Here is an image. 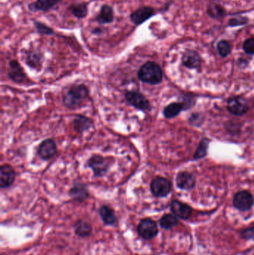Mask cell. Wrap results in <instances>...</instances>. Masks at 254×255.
<instances>
[{
  "label": "cell",
  "mask_w": 254,
  "mask_h": 255,
  "mask_svg": "<svg viewBox=\"0 0 254 255\" xmlns=\"http://www.w3.org/2000/svg\"><path fill=\"white\" fill-rule=\"evenodd\" d=\"M228 111L232 115L242 116L248 112V106L246 100L244 98L235 96L228 100Z\"/></svg>",
  "instance_id": "ba28073f"
},
{
  "label": "cell",
  "mask_w": 254,
  "mask_h": 255,
  "mask_svg": "<svg viewBox=\"0 0 254 255\" xmlns=\"http://www.w3.org/2000/svg\"><path fill=\"white\" fill-rule=\"evenodd\" d=\"M40 58L38 55H28V58H27V63L28 65L31 67H36L37 65H39Z\"/></svg>",
  "instance_id": "4dcf8cb0"
},
{
  "label": "cell",
  "mask_w": 254,
  "mask_h": 255,
  "mask_svg": "<svg viewBox=\"0 0 254 255\" xmlns=\"http://www.w3.org/2000/svg\"><path fill=\"white\" fill-rule=\"evenodd\" d=\"M155 9L151 7H142L132 13L130 18L135 25H139L155 15Z\"/></svg>",
  "instance_id": "30bf717a"
},
{
  "label": "cell",
  "mask_w": 254,
  "mask_h": 255,
  "mask_svg": "<svg viewBox=\"0 0 254 255\" xmlns=\"http://www.w3.org/2000/svg\"><path fill=\"white\" fill-rule=\"evenodd\" d=\"M217 49L221 56L227 57L231 52V46L227 41H221L217 45Z\"/></svg>",
  "instance_id": "4316f807"
},
{
  "label": "cell",
  "mask_w": 254,
  "mask_h": 255,
  "mask_svg": "<svg viewBox=\"0 0 254 255\" xmlns=\"http://www.w3.org/2000/svg\"><path fill=\"white\" fill-rule=\"evenodd\" d=\"M99 214L101 219L108 226L115 225L117 222V217L114 210L108 205H103L99 209Z\"/></svg>",
  "instance_id": "d6986e66"
},
{
  "label": "cell",
  "mask_w": 254,
  "mask_h": 255,
  "mask_svg": "<svg viewBox=\"0 0 254 255\" xmlns=\"http://www.w3.org/2000/svg\"><path fill=\"white\" fill-rule=\"evenodd\" d=\"M172 189V185L165 178L157 177L151 183V191L156 197H165L168 196Z\"/></svg>",
  "instance_id": "277c9868"
},
{
  "label": "cell",
  "mask_w": 254,
  "mask_h": 255,
  "mask_svg": "<svg viewBox=\"0 0 254 255\" xmlns=\"http://www.w3.org/2000/svg\"><path fill=\"white\" fill-rule=\"evenodd\" d=\"M89 98V91L84 85H73L64 93V103L69 109H75L84 105Z\"/></svg>",
  "instance_id": "6da1fadb"
},
{
  "label": "cell",
  "mask_w": 254,
  "mask_h": 255,
  "mask_svg": "<svg viewBox=\"0 0 254 255\" xmlns=\"http://www.w3.org/2000/svg\"><path fill=\"white\" fill-rule=\"evenodd\" d=\"M69 10L75 18L82 19L88 14V5L86 3L73 4L69 7Z\"/></svg>",
  "instance_id": "7402d4cb"
},
{
  "label": "cell",
  "mask_w": 254,
  "mask_h": 255,
  "mask_svg": "<svg viewBox=\"0 0 254 255\" xmlns=\"http://www.w3.org/2000/svg\"><path fill=\"white\" fill-rule=\"evenodd\" d=\"M63 0H37L36 2L30 5L31 11H47L52 9L57 4L62 2Z\"/></svg>",
  "instance_id": "e0dca14e"
},
{
  "label": "cell",
  "mask_w": 254,
  "mask_h": 255,
  "mask_svg": "<svg viewBox=\"0 0 254 255\" xmlns=\"http://www.w3.org/2000/svg\"><path fill=\"white\" fill-rule=\"evenodd\" d=\"M209 140L208 139H204L201 141V143L195 152L194 158L195 159L204 158L208 152V146H209Z\"/></svg>",
  "instance_id": "484cf974"
},
{
  "label": "cell",
  "mask_w": 254,
  "mask_h": 255,
  "mask_svg": "<svg viewBox=\"0 0 254 255\" xmlns=\"http://www.w3.org/2000/svg\"><path fill=\"white\" fill-rule=\"evenodd\" d=\"M248 22V20L246 18L239 17V18L231 19L229 21V25H231V26H238V25H245Z\"/></svg>",
  "instance_id": "f546056e"
},
{
  "label": "cell",
  "mask_w": 254,
  "mask_h": 255,
  "mask_svg": "<svg viewBox=\"0 0 254 255\" xmlns=\"http://www.w3.org/2000/svg\"><path fill=\"white\" fill-rule=\"evenodd\" d=\"M254 203L252 195L248 191H241L234 196L233 205L241 211L249 210Z\"/></svg>",
  "instance_id": "52a82bcc"
},
{
  "label": "cell",
  "mask_w": 254,
  "mask_h": 255,
  "mask_svg": "<svg viewBox=\"0 0 254 255\" xmlns=\"http://www.w3.org/2000/svg\"><path fill=\"white\" fill-rule=\"evenodd\" d=\"M125 99L134 108L140 111H147L149 109L150 102L145 95L138 91H128L125 93Z\"/></svg>",
  "instance_id": "8992f818"
},
{
  "label": "cell",
  "mask_w": 254,
  "mask_h": 255,
  "mask_svg": "<svg viewBox=\"0 0 254 255\" xmlns=\"http://www.w3.org/2000/svg\"><path fill=\"white\" fill-rule=\"evenodd\" d=\"M183 110L181 103H172L164 108L163 115L166 118H173L178 116Z\"/></svg>",
  "instance_id": "603a6c76"
},
{
  "label": "cell",
  "mask_w": 254,
  "mask_h": 255,
  "mask_svg": "<svg viewBox=\"0 0 254 255\" xmlns=\"http://www.w3.org/2000/svg\"><path fill=\"white\" fill-rule=\"evenodd\" d=\"M16 172L10 165H2L0 168V186L2 189L8 188L14 184Z\"/></svg>",
  "instance_id": "8fae6325"
},
{
  "label": "cell",
  "mask_w": 254,
  "mask_h": 255,
  "mask_svg": "<svg viewBox=\"0 0 254 255\" xmlns=\"http://www.w3.org/2000/svg\"><path fill=\"white\" fill-rule=\"evenodd\" d=\"M177 185L183 189H190L195 186V179L194 175L189 172H180L176 178Z\"/></svg>",
  "instance_id": "9a60e30c"
},
{
  "label": "cell",
  "mask_w": 254,
  "mask_h": 255,
  "mask_svg": "<svg viewBox=\"0 0 254 255\" xmlns=\"http://www.w3.org/2000/svg\"><path fill=\"white\" fill-rule=\"evenodd\" d=\"M74 129L78 133H83L88 130L92 125V122L89 118L78 115L73 121Z\"/></svg>",
  "instance_id": "ffe728a7"
},
{
  "label": "cell",
  "mask_w": 254,
  "mask_h": 255,
  "mask_svg": "<svg viewBox=\"0 0 254 255\" xmlns=\"http://www.w3.org/2000/svg\"><path fill=\"white\" fill-rule=\"evenodd\" d=\"M244 51L249 55H254V38H248L243 44Z\"/></svg>",
  "instance_id": "83f0119b"
},
{
  "label": "cell",
  "mask_w": 254,
  "mask_h": 255,
  "mask_svg": "<svg viewBox=\"0 0 254 255\" xmlns=\"http://www.w3.org/2000/svg\"><path fill=\"white\" fill-rule=\"evenodd\" d=\"M114 10L108 5H104L96 17V21L100 24L111 23L114 21Z\"/></svg>",
  "instance_id": "ac0fdd59"
},
{
  "label": "cell",
  "mask_w": 254,
  "mask_h": 255,
  "mask_svg": "<svg viewBox=\"0 0 254 255\" xmlns=\"http://www.w3.org/2000/svg\"><path fill=\"white\" fill-rule=\"evenodd\" d=\"M109 161L101 155H92L88 161V166L93 171L94 175L97 177L105 175L109 169Z\"/></svg>",
  "instance_id": "3957f363"
},
{
  "label": "cell",
  "mask_w": 254,
  "mask_h": 255,
  "mask_svg": "<svg viewBox=\"0 0 254 255\" xmlns=\"http://www.w3.org/2000/svg\"><path fill=\"white\" fill-rule=\"evenodd\" d=\"M182 62L189 69H198L201 66V58L195 51L187 50L183 55Z\"/></svg>",
  "instance_id": "5bb4252c"
},
{
  "label": "cell",
  "mask_w": 254,
  "mask_h": 255,
  "mask_svg": "<svg viewBox=\"0 0 254 255\" xmlns=\"http://www.w3.org/2000/svg\"><path fill=\"white\" fill-rule=\"evenodd\" d=\"M57 153V146L55 141L47 139L43 141L38 148V155L43 160H49Z\"/></svg>",
  "instance_id": "9c48e42d"
},
{
  "label": "cell",
  "mask_w": 254,
  "mask_h": 255,
  "mask_svg": "<svg viewBox=\"0 0 254 255\" xmlns=\"http://www.w3.org/2000/svg\"><path fill=\"white\" fill-rule=\"evenodd\" d=\"M171 209L175 216L183 219H187L192 214V209L190 207L179 201H174L171 205Z\"/></svg>",
  "instance_id": "4fadbf2b"
},
{
  "label": "cell",
  "mask_w": 254,
  "mask_h": 255,
  "mask_svg": "<svg viewBox=\"0 0 254 255\" xmlns=\"http://www.w3.org/2000/svg\"><path fill=\"white\" fill-rule=\"evenodd\" d=\"M138 232L139 236L145 240H151L158 235V226L155 221L144 219L138 225Z\"/></svg>",
  "instance_id": "5b68a950"
},
{
  "label": "cell",
  "mask_w": 254,
  "mask_h": 255,
  "mask_svg": "<svg viewBox=\"0 0 254 255\" xmlns=\"http://www.w3.org/2000/svg\"><path fill=\"white\" fill-rule=\"evenodd\" d=\"M208 14L213 18H222L225 15V10L218 4H212L208 8Z\"/></svg>",
  "instance_id": "d4e9b609"
},
{
  "label": "cell",
  "mask_w": 254,
  "mask_h": 255,
  "mask_svg": "<svg viewBox=\"0 0 254 255\" xmlns=\"http://www.w3.org/2000/svg\"><path fill=\"white\" fill-rule=\"evenodd\" d=\"M138 78L145 83L152 85H158L162 80V69L157 63L148 61L139 70Z\"/></svg>",
  "instance_id": "7a4b0ae2"
},
{
  "label": "cell",
  "mask_w": 254,
  "mask_h": 255,
  "mask_svg": "<svg viewBox=\"0 0 254 255\" xmlns=\"http://www.w3.org/2000/svg\"><path fill=\"white\" fill-rule=\"evenodd\" d=\"M92 226L84 220H78L75 225V233L80 237H88L92 233Z\"/></svg>",
  "instance_id": "44dd1931"
},
{
  "label": "cell",
  "mask_w": 254,
  "mask_h": 255,
  "mask_svg": "<svg viewBox=\"0 0 254 255\" xmlns=\"http://www.w3.org/2000/svg\"><path fill=\"white\" fill-rule=\"evenodd\" d=\"M9 75L11 80L14 82H24L25 79V72H23L22 67L17 61H12L9 64Z\"/></svg>",
  "instance_id": "2e32d148"
},
{
  "label": "cell",
  "mask_w": 254,
  "mask_h": 255,
  "mask_svg": "<svg viewBox=\"0 0 254 255\" xmlns=\"http://www.w3.org/2000/svg\"><path fill=\"white\" fill-rule=\"evenodd\" d=\"M178 219L175 217V216L172 214L164 215V216L161 218V220H160V224H161V227H162V229H166V230L175 227L176 225H178Z\"/></svg>",
  "instance_id": "cb8c5ba5"
},
{
  "label": "cell",
  "mask_w": 254,
  "mask_h": 255,
  "mask_svg": "<svg viewBox=\"0 0 254 255\" xmlns=\"http://www.w3.org/2000/svg\"><path fill=\"white\" fill-rule=\"evenodd\" d=\"M69 194L74 200L78 202H83L89 197V191L84 184L76 182L71 188Z\"/></svg>",
  "instance_id": "7c38bea8"
},
{
  "label": "cell",
  "mask_w": 254,
  "mask_h": 255,
  "mask_svg": "<svg viewBox=\"0 0 254 255\" xmlns=\"http://www.w3.org/2000/svg\"><path fill=\"white\" fill-rule=\"evenodd\" d=\"M35 26L37 27V30L39 31L41 34H46V35H50V34L53 33V30L47 25H44V23H41L39 22L35 23Z\"/></svg>",
  "instance_id": "f1b7e54d"
},
{
  "label": "cell",
  "mask_w": 254,
  "mask_h": 255,
  "mask_svg": "<svg viewBox=\"0 0 254 255\" xmlns=\"http://www.w3.org/2000/svg\"><path fill=\"white\" fill-rule=\"evenodd\" d=\"M242 235L245 239H254V228L243 231Z\"/></svg>",
  "instance_id": "1f68e13d"
}]
</instances>
